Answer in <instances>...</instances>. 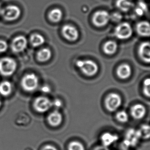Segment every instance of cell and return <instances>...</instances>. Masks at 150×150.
<instances>
[{"instance_id":"5","label":"cell","mask_w":150,"mask_h":150,"mask_svg":"<svg viewBox=\"0 0 150 150\" xmlns=\"http://www.w3.org/2000/svg\"><path fill=\"white\" fill-rule=\"evenodd\" d=\"M132 34V27L127 22L120 23L115 27L114 35L120 40H127L131 37Z\"/></svg>"},{"instance_id":"16","label":"cell","mask_w":150,"mask_h":150,"mask_svg":"<svg viewBox=\"0 0 150 150\" xmlns=\"http://www.w3.org/2000/svg\"><path fill=\"white\" fill-rule=\"evenodd\" d=\"M136 32L138 35L142 37H150V23L143 21L138 23L136 27Z\"/></svg>"},{"instance_id":"9","label":"cell","mask_w":150,"mask_h":150,"mask_svg":"<svg viewBox=\"0 0 150 150\" xmlns=\"http://www.w3.org/2000/svg\"><path fill=\"white\" fill-rule=\"evenodd\" d=\"M52 106V102L48 98L41 96L38 97L34 102V108L39 112H45Z\"/></svg>"},{"instance_id":"23","label":"cell","mask_w":150,"mask_h":150,"mask_svg":"<svg viewBox=\"0 0 150 150\" xmlns=\"http://www.w3.org/2000/svg\"><path fill=\"white\" fill-rule=\"evenodd\" d=\"M12 92V85L10 82L4 81L0 83V94L3 96H8Z\"/></svg>"},{"instance_id":"1","label":"cell","mask_w":150,"mask_h":150,"mask_svg":"<svg viewBox=\"0 0 150 150\" xmlns=\"http://www.w3.org/2000/svg\"><path fill=\"white\" fill-rule=\"evenodd\" d=\"M140 139H142L138 129L130 128L125 132L123 140L121 142V149L129 150L131 148H135L139 144Z\"/></svg>"},{"instance_id":"11","label":"cell","mask_w":150,"mask_h":150,"mask_svg":"<svg viewBox=\"0 0 150 150\" xmlns=\"http://www.w3.org/2000/svg\"><path fill=\"white\" fill-rule=\"evenodd\" d=\"M27 39L23 35H19L13 40L11 50L16 53L22 52L27 47Z\"/></svg>"},{"instance_id":"24","label":"cell","mask_w":150,"mask_h":150,"mask_svg":"<svg viewBox=\"0 0 150 150\" xmlns=\"http://www.w3.org/2000/svg\"><path fill=\"white\" fill-rule=\"evenodd\" d=\"M141 139L144 140L150 139V125L148 124H143L138 129Z\"/></svg>"},{"instance_id":"27","label":"cell","mask_w":150,"mask_h":150,"mask_svg":"<svg viewBox=\"0 0 150 150\" xmlns=\"http://www.w3.org/2000/svg\"><path fill=\"white\" fill-rule=\"evenodd\" d=\"M142 91L144 96L150 98V78H146L143 82Z\"/></svg>"},{"instance_id":"37","label":"cell","mask_w":150,"mask_h":150,"mask_svg":"<svg viewBox=\"0 0 150 150\" xmlns=\"http://www.w3.org/2000/svg\"><path fill=\"white\" fill-rule=\"evenodd\" d=\"M140 1H142V0H140Z\"/></svg>"},{"instance_id":"35","label":"cell","mask_w":150,"mask_h":150,"mask_svg":"<svg viewBox=\"0 0 150 150\" xmlns=\"http://www.w3.org/2000/svg\"><path fill=\"white\" fill-rule=\"evenodd\" d=\"M1 101H0V107H1Z\"/></svg>"},{"instance_id":"4","label":"cell","mask_w":150,"mask_h":150,"mask_svg":"<svg viewBox=\"0 0 150 150\" xmlns=\"http://www.w3.org/2000/svg\"><path fill=\"white\" fill-rule=\"evenodd\" d=\"M17 63L13 59L4 57L0 59V74L4 76H11L17 69Z\"/></svg>"},{"instance_id":"29","label":"cell","mask_w":150,"mask_h":150,"mask_svg":"<svg viewBox=\"0 0 150 150\" xmlns=\"http://www.w3.org/2000/svg\"><path fill=\"white\" fill-rule=\"evenodd\" d=\"M122 15L119 13H114L110 15V20L114 22H119L122 20Z\"/></svg>"},{"instance_id":"10","label":"cell","mask_w":150,"mask_h":150,"mask_svg":"<svg viewBox=\"0 0 150 150\" xmlns=\"http://www.w3.org/2000/svg\"><path fill=\"white\" fill-rule=\"evenodd\" d=\"M61 32L63 36L70 41H75L79 38V31L72 25L67 24L63 26Z\"/></svg>"},{"instance_id":"28","label":"cell","mask_w":150,"mask_h":150,"mask_svg":"<svg viewBox=\"0 0 150 150\" xmlns=\"http://www.w3.org/2000/svg\"><path fill=\"white\" fill-rule=\"evenodd\" d=\"M69 150H86L83 144L80 142L75 141L69 144Z\"/></svg>"},{"instance_id":"26","label":"cell","mask_w":150,"mask_h":150,"mask_svg":"<svg viewBox=\"0 0 150 150\" xmlns=\"http://www.w3.org/2000/svg\"><path fill=\"white\" fill-rule=\"evenodd\" d=\"M116 119L120 123H125L129 121V116L127 112L125 110H119L115 115Z\"/></svg>"},{"instance_id":"31","label":"cell","mask_w":150,"mask_h":150,"mask_svg":"<svg viewBox=\"0 0 150 150\" xmlns=\"http://www.w3.org/2000/svg\"><path fill=\"white\" fill-rule=\"evenodd\" d=\"M52 106L56 107L57 108H59L62 106V102L59 99H56L52 102Z\"/></svg>"},{"instance_id":"30","label":"cell","mask_w":150,"mask_h":150,"mask_svg":"<svg viewBox=\"0 0 150 150\" xmlns=\"http://www.w3.org/2000/svg\"><path fill=\"white\" fill-rule=\"evenodd\" d=\"M8 49V44L4 40H0V53L4 52Z\"/></svg>"},{"instance_id":"36","label":"cell","mask_w":150,"mask_h":150,"mask_svg":"<svg viewBox=\"0 0 150 150\" xmlns=\"http://www.w3.org/2000/svg\"><path fill=\"white\" fill-rule=\"evenodd\" d=\"M1 5H0V11H1Z\"/></svg>"},{"instance_id":"20","label":"cell","mask_w":150,"mask_h":150,"mask_svg":"<svg viewBox=\"0 0 150 150\" xmlns=\"http://www.w3.org/2000/svg\"><path fill=\"white\" fill-rule=\"evenodd\" d=\"M52 52L49 48H43L38 52L37 58L38 61L44 62L49 60L52 57Z\"/></svg>"},{"instance_id":"19","label":"cell","mask_w":150,"mask_h":150,"mask_svg":"<svg viewBox=\"0 0 150 150\" xmlns=\"http://www.w3.org/2000/svg\"><path fill=\"white\" fill-rule=\"evenodd\" d=\"M118 48V44L114 41H108L103 45V50L108 55H112L116 53Z\"/></svg>"},{"instance_id":"18","label":"cell","mask_w":150,"mask_h":150,"mask_svg":"<svg viewBox=\"0 0 150 150\" xmlns=\"http://www.w3.org/2000/svg\"><path fill=\"white\" fill-rule=\"evenodd\" d=\"M48 123L52 127H56L60 125L62 121V116L58 110L51 112L48 117Z\"/></svg>"},{"instance_id":"3","label":"cell","mask_w":150,"mask_h":150,"mask_svg":"<svg viewBox=\"0 0 150 150\" xmlns=\"http://www.w3.org/2000/svg\"><path fill=\"white\" fill-rule=\"evenodd\" d=\"M122 103V97L116 93H111L108 94L104 100L105 108L108 112H111L117 111L121 106Z\"/></svg>"},{"instance_id":"2","label":"cell","mask_w":150,"mask_h":150,"mask_svg":"<svg viewBox=\"0 0 150 150\" xmlns=\"http://www.w3.org/2000/svg\"><path fill=\"white\" fill-rule=\"evenodd\" d=\"M76 65L84 75L88 77L94 76L99 71L98 64L92 60H78L76 62Z\"/></svg>"},{"instance_id":"25","label":"cell","mask_w":150,"mask_h":150,"mask_svg":"<svg viewBox=\"0 0 150 150\" xmlns=\"http://www.w3.org/2000/svg\"><path fill=\"white\" fill-rule=\"evenodd\" d=\"M148 11V8L146 4L143 1H141L138 3L137 6L135 8V13L137 16L142 17Z\"/></svg>"},{"instance_id":"32","label":"cell","mask_w":150,"mask_h":150,"mask_svg":"<svg viewBox=\"0 0 150 150\" xmlns=\"http://www.w3.org/2000/svg\"><path fill=\"white\" fill-rule=\"evenodd\" d=\"M93 150H110L108 147H106L105 146H102V145H100L96 146L95 148H94V149Z\"/></svg>"},{"instance_id":"7","label":"cell","mask_w":150,"mask_h":150,"mask_svg":"<svg viewBox=\"0 0 150 150\" xmlns=\"http://www.w3.org/2000/svg\"><path fill=\"white\" fill-rule=\"evenodd\" d=\"M21 85L23 89L27 92H33L39 85V79L33 73L25 75L21 80Z\"/></svg>"},{"instance_id":"34","label":"cell","mask_w":150,"mask_h":150,"mask_svg":"<svg viewBox=\"0 0 150 150\" xmlns=\"http://www.w3.org/2000/svg\"><path fill=\"white\" fill-rule=\"evenodd\" d=\"M42 150H57V149L53 146L48 145L44 146Z\"/></svg>"},{"instance_id":"17","label":"cell","mask_w":150,"mask_h":150,"mask_svg":"<svg viewBox=\"0 0 150 150\" xmlns=\"http://www.w3.org/2000/svg\"><path fill=\"white\" fill-rule=\"evenodd\" d=\"M116 6L119 10L127 13L135 6V4L132 0H117Z\"/></svg>"},{"instance_id":"13","label":"cell","mask_w":150,"mask_h":150,"mask_svg":"<svg viewBox=\"0 0 150 150\" xmlns=\"http://www.w3.org/2000/svg\"><path fill=\"white\" fill-rule=\"evenodd\" d=\"M146 112V107L139 103L135 104L130 109V114L132 117L136 120H140L144 118Z\"/></svg>"},{"instance_id":"33","label":"cell","mask_w":150,"mask_h":150,"mask_svg":"<svg viewBox=\"0 0 150 150\" xmlns=\"http://www.w3.org/2000/svg\"><path fill=\"white\" fill-rule=\"evenodd\" d=\"M41 91L44 93H48L50 91V86H44L41 88Z\"/></svg>"},{"instance_id":"14","label":"cell","mask_w":150,"mask_h":150,"mask_svg":"<svg viewBox=\"0 0 150 150\" xmlns=\"http://www.w3.org/2000/svg\"><path fill=\"white\" fill-rule=\"evenodd\" d=\"M138 54L140 58L144 62L150 63V43H142L138 48Z\"/></svg>"},{"instance_id":"6","label":"cell","mask_w":150,"mask_h":150,"mask_svg":"<svg viewBox=\"0 0 150 150\" xmlns=\"http://www.w3.org/2000/svg\"><path fill=\"white\" fill-rule=\"evenodd\" d=\"M21 9L19 7L15 5H9L1 9L0 15L6 21H13L16 20L21 16Z\"/></svg>"},{"instance_id":"15","label":"cell","mask_w":150,"mask_h":150,"mask_svg":"<svg viewBox=\"0 0 150 150\" xmlns=\"http://www.w3.org/2000/svg\"><path fill=\"white\" fill-rule=\"evenodd\" d=\"M132 73L131 67L126 63H123L119 65L116 70L117 76L122 80L127 79L129 78L131 76Z\"/></svg>"},{"instance_id":"22","label":"cell","mask_w":150,"mask_h":150,"mask_svg":"<svg viewBox=\"0 0 150 150\" xmlns=\"http://www.w3.org/2000/svg\"><path fill=\"white\" fill-rule=\"evenodd\" d=\"M62 11L60 9L54 8L50 11L48 13V18L50 21L54 23H58L62 18Z\"/></svg>"},{"instance_id":"8","label":"cell","mask_w":150,"mask_h":150,"mask_svg":"<svg viewBox=\"0 0 150 150\" xmlns=\"http://www.w3.org/2000/svg\"><path fill=\"white\" fill-rule=\"evenodd\" d=\"M110 14L105 11H96L92 17V22L97 27H103L110 21Z\"/></svg>"},{"instance_id":"12","label":"cell","mask_w":150,"mask_h":150,"mask_svg":"<svg viewBox=\"0 0 150 150\" xmlns=\"http://www.w3.org/2000/svg\"><path fill=\"white\" fill-rule=\"evenodd\" d=\"M101 145L109 148V146L116 143L119 140V136L110 132H104L100 136Z\"/></svg>"},{"instance_id":"21","label":"cell","mask_w":150,"mask_h":150,"mask_svg":"<svg viewBox=\"0 0 150 150\" xmlns=\"http://www.w3.org/2000/svg\"><path fill=\"white\" fill-rule=\"evenodd\" d=\"M30 42L33 47H39L41 46L45 42V39L43 35L40 34L35 33L31 35L30 38Z\"/></svg>"}]
</instances>
